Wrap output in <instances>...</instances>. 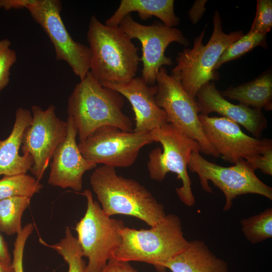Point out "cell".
I'll list each match as a JSON object with an SVG mask.
<instances>
[{
  "instance_id": "obj_26",
  "label": "cell",
  "mask_w": 272,
  "mask_h": 272,
  "mask_svg": "<svg viewBox=\"0 0 272 272\" xmlns=\"http://www.w3.org/2000/svg\"><path fill=\"white\" fill-rule=\"evenodd\" d=\"M266 34L249 31L224 50L214 67V71H216L223 63L240 57L256 46L266 47Z\"/></svg>"
},
{
  "instance_id": "obj_30",
  "label": "cell",
  "mask_w": 272,
  "mask_h": 272,
  "mask_svg": "<svg viewBox=\"0 0 272 272\" xmlns=\"http://www.w3.org/2000/svg\"><path fill=\"white\" fill-rule=\"evenodd\" d=\"M263 148L261 154L254 158L246 160L254 170L259 169L265 174L272 175V140L263 138Z\"/></svg>"
},
{
  "instance_id": "obj_24",
  "label": "cell",
  "mask_w": 272,
  "mask_h": 272,
  "mask_svg": "<svg viewBox=\"0 0 272 272\" xmlns=\"http://www.w3.org/2000/svg\"><path fill=\"white\" fill-rule=\"evenodd\" d=\"M42 187L39 180L26 174L4 176L0 179V200L16 196L31 198Z\"/></svg>"
},
{
  "instance_id": "obj_5",
  "label": "cell",
  "mask_w": 272,
  "mask_h": 272,
  "mask_svg": "<svg viewBox=\"0 0 272 272\" xmlns=\"http://www.w3.org/2000/svg\"><path fill=\"white\" fill-rule=\"evenodd\" d=\"M213 20V31L207 44L205 45L202 42L205 29L194 39L192 48H184L178 53L177 64L171 74L194 100L203 85L219 79L214 67L224 50L244 35L241 30L224 33L222 19L217 11L214 12Z\"/></svg>"
},
{
  "instance_id": "obj_9",
  "label": "cell",
  "mask_w": 272,
  "mask_h": 272,
  "mask_svg": "<svg viewBox=\"0 0 272 272\" xmlns=\"http://www.w3.org/2000/svg\"><path fill=\"white\" fill-rule=\"evenodd\" d=\"M156 83L155 101L166 112L168 123L196 141L202 153L219 157L204 134L198 117L200 109L196 100L183 90L177 80L168 75L163 66L159 70Z\"/></svg>"
},
{
  "instance_id": "obj_22",
  "label": "cell",
  "mask_w": 272,
  "mask_h": 272,
  "mask_svg": "<svg viewBox=\"0 0 272 272\" xmlns=\"http://www.w3.org/2000/svg\"><path fill=\"white\" fill-rule=\"evenodd\" d=\"M31 198L16 196L0 200V231L12 235L20 233L22 218L30 203Z\"/></svg>"
},
{
  "instance_id": "obj_23",
  "label": "cell",
  "mask_w": 272,
  "mask_h": 272,
  "mask_svg": "<svg viewBox=\"0 0 272 272\" xmlns=\"http://www.w3.org/2000/svg\"><path fill=\"white\" fill-rule=\"evenodd\" d=\"M39 242L53 249L62 257L68 264L67 272H87V264L83 258L80 244L69 227L65 228L64 237L57 243L48 244L41 238Z\"/></svg>"
},
{
  "instance_id": "obj_8",
  "label": "cell",
  "mask_w": 272,
  "mask_h": 272,
  "mask_svg": "<svg viewBox=\"0 0 272 272\" xmlns=\"http://www.w3.org/2000/svg\"><path fill=\"white\" fill-rule=\"evenodd\" d=\"M187 168L198 175L203 190L213 192L209 185L210 180L222 191L226 198L225 211L231 208L237 196L243 194H257L272 200V188L258 178L245 160H241L232 166L223 167L208 161L199 152H193Z\"/></svg>"
},
{
  "instance_id": "obj_15",
  "label": "cell",
  "mask_w": 272,
  "mask_h": 272,
  "mask_svg": "<svg viewBox=\"0 0 272 272\" xmlns=\"http://www.w3.org/2000/svg\"><path fill=\"white\" fill-rule=\"evenodd\" d=\"M67 133L64 140L53 155L48 183L62 188H70L76 192L83 188V176L97 164L86 159L76 142L77 130L71 116L66 121Z\"/></svg>"
},
{
  "instance_id": "obj_4",
  "label": "cell",
  "mask_w": 272,
  "mask_h": 272,
  "mask_svg": "<svg viewBox=\"0 0 272 272\" xmlns=\"http://www.w3.org/2000/svg\"><path fill=\"white\" fill-rule=\"evenodd\" d=\"M121 244L113 258L125 261H140L153 265L158 272H165L163 264L187 246L180 219L166 215L164 219L148 229L124 226Z\"/></svg>"
},
{
  "instance_id": "obj_1",
  "label": "cell",
  "mask_w": 272,
  "mask_h": 272,
  "mask_svg": "<svg viewBox=\"0 0 272 272\" xmlns=\"http://www.w3.org/2000/svg\"><path fill=\"white\" fill-rule=\"evenodd\" d=\"M87 40L91 51L90 73L100 84H124L135 77L138 48L119 26H107L93 15Z\"/></svg>"
},
{
  "instance_id": "obj_28",
  "label": "cell",
  "mask_w": 272,
  "mask_h": 272,
  "mask_svg": "<svg viewBox=\"0 0 272 272\" xmlns=\"http://www.w3.org/2000/svg\"><path fill=\"white\" fill-rule=\"evenodd\" d=\"M272 27V1L271 0L257 1L255 17L249 32L267 34Z\"/></svg>"
},
{
  "instance_id": "obj_11",
  "label": "cell",
  "mask_w": 272,
  "mask_h": 272,
  "mask_svg": "<svg viewBox=\"0 0 272 272\" xmlns=\"http://www.w3.org/2000/svg\"><path fill=\"white\" fill-rule=\"evenodd\" d=\"M153 142L149 132L125 131L106 125L97 128L78 145L87 160L115 168L132 165L141 149Z\"/></svg>"
},
{
  "instance_id": "obj_35",
  "label": "cell",
  "mask_w": 272,
  "mask_h": 272,
  "mask_svg": "<svg viewBox=\"0 0 272 272\" xmlns=\"http://www.w3.org/2000/svg\"><path fill=\"white\" fill-rule=\"evenodd\" d=\"M0 272H15L12 263L8 264L0 260Z\"/></svg>"
},
{
  "instance_id": "obj_12",
  "label": "cell",
  "mask_w": 272,
  "mask_h": 272,
  "mask_svg": "<svg viewBox=\"0 0 272 272\" xmlns=\"http://www.w3.org/2000/svg\"><path fill=\"white\" fill-rule=\"evenodd\" d=\"M118 26L131 39L140 41L142 51L140 61L143 63L141 78L148 85L156 83L161 67L173 64L171 59L165 54L168 45L173 42L185 46L189 44L182 32L176 27L156 23L143 25L135 21L130 14L124 17Z\"/></svg>"
},
{
  "instance_id": "obj_6",
  "label": "cell",
  "mask_w": 272,
  "mask_h": 272,
  "mask_svg": "<svg viewBox=\"0 0 272 272\" xmlns=\"http://www.w3.org/2000/svg\"><path fill=\"white\" fill-rule=\"evenodd\" d=\"M149 133L153 142L162 145V149L155 148L149 155L147 168L151 178L162 181L168 173L176 174L177 178L182 181V186L176 189L177 194L185 205L193 206L195 197L187 166L191 153L200 152L199 144L169 123Z\"/></svg>"
},
{
  "instance_id": "obj_16",
  "label": "cell",
  "mask_w": 272,
  "mask_h": 272,
  "mask_svg": "<svg viewBox=\"0 0 272 272\" xmlns=\"http://www.w3.org/2000/svg\"><path fill=\"white\" fill-rule=\"evenodd\" d=\"M196 100L200 114L208 116L216 112L238 124L242 125L256 139H260L267 128V121L261 110L239 104L235 105L224 98L213 81L198 90Z\"/></svg>"
},
{
  "instance_id": "obj_31",
  "label": "cell",
  "mask_w": 272,
  "mask_h": 272,
  "mask_svg": "<svg viewBox=\"0 0 272 272\" xmlns=\"http://www.w3.org/2000/svg\"><path fill=\"white\" fill-rule=\"evenodd\" d=\"M103 272H138L128 261L111 258Z\"/></svg>"
},
{
  "instance_id": "obj_19",
  "label": "cell",
  "mask_w": 272,
  "mask_h": 272,
  "mask_svg": "<svg viewBox=\"0 0 272 272\" xmlns=\"http://www.w3.org/2000/svg\"><path fill=\"white\" fill-rule=\"evenodd\" d=\"M163 267L172 272H228L227 262L199 240L189 241L185 249L165 262Z\"/></svg>"
},
{
  "instance_id": "obj_17",
  "label": "cell",
  "mask_w": 272,
  "mask_h": 272,
  "mask_svg": "<svg viewBox=\"0 0 272 272\" xmlns=\"http://www.w3.org/2000/svg\"><path fill=\"white\" fill-rule=\"evenodd\" d=\"M126 98L132 106L134 113L135 132H150L168 123L165 111L156 103V85L146 84L140 77H135L124 84H104Z\"/></svg>"
},
{
  "instance_id": "obj_33",
  "label": "cell",
  "mask_w": 272,
  "mask_h": 272,
  "mask_svg": "<svg viewBox=\"0 0 272 272\" xmlns=\"http://www.w3.org/2000/svg\"><path fill=\"white\" fill-rule=\"evenodd\" d=\"M29 1L30 0H0V9L9 10L12 9L25 8Z\"/></svg>"
},
{
  "instance_id": "obj_2",
  "label": "cell",
  "mask_w": 272,
  "mask_h": 272,
  "mask_svg": "<svg viewBox=\"0 0 272 272\" xmlns=\"http://www.w3.org/2000/svg\"><path fill=\"white\" fill-rule=\"evenodd\" d=\"M124 105L119 93L102 86L89 72L75 86L67 101L68 116L73 119L80 142L103 126L132 131V121L122 111Z\"/></svg>"
},
{
  "instance_id": "obj_27",
  "label": "cell",
  "mask_w": 272,
  "mask_h": 272,
  "mask_svg": "<svg viewBox=\"0 0 272 272\" xmlns=\"http://www.w3.org/2000/svg\"><path fill=\"white\" fill-rule=\"evenodd\" d=\"M11 46L9 39H0V91L9 83L11 69L17 59L16 52Z\"/></svg>"
},
{
  "instance_id": "obj_10",
  "label": "cell",
  "mask_w": 272,
  "mask_h": 272,
  "mask_svg": "<svg viewBox=\"0 0 272 272\" xmlns=\"http://www.w3.org/2000/svg\"><path fill=\"white\" fill-rule=\"evenodd\" d=\"M34 21L46 33L53 45L56 59L66 62L80 80L90 72L91 51L89 46L75 41L60 16L58 0H30L26 8Z\"/></svg>"
},
{
  "instance_id": "obj_7",
  "label": "cell",
  "mask_w": 272,
  "mask_h": 272,
  "mask_svg": "<svg viewBox=\"0 0 272 272\" xmlns=\"http://www.w3.org/2000/svg\"><path fill=\"white\" fill-rule=\"evenodd\" d=\"M87 200L85 214L75 227L84 257L88 259L87 272H103L122 241L121 220L106 215L91 191L79 193Z\"/></svg>"
},
{
  "instance_id": "obj_25",
  "label": "cell",
  "mask_w": 272,
  "mask_h": 272,
  "mask_svg": "<svg viewBox=\"0 0 272 272\" xmlns=\"http://www.w3.org/2000/svg\"><path fill=\"white\" fill-rule=\"evenodd\" d=\"M242 231L253 244L272 237V209L268 208L258 215L241 220Z\"/></svg>"
},
{
  "instance_id": "obj_34",
  "label": "cell",
  "mask_w": 272,
  "mask_h": 272,
  "mask_svg": "<svg viewBox=\"0 0 272 272\" xmlns=\"http://www.w3.org/2000/svg\"><path fill=\"white\" fill-rule=\"evenodd\" d=\"M0 260L4 263L11 264L12 258L9 251L7 242L0 233Z\"/></svg>"
},
{
  "instance_id": "obj_32",
  "label": "cell",
  "mask_w": 272,
  "mask_h": 272,
  "mask_svg": "<svg viewBox=\"0 0 272 272\" xmlns=\"http://www.w3.org/2000/svg\"><path fill=\"white\" fill-rule=\"evenodd\" d=\"M207 1L198 0L194 2L188 11V17L193 24H196L202 17L206 11L205 4Z\"/></svg>"
},
{
  "instance_id": "obj_20",
  "label": "cell",
  "mask_w": 272,
  "mask_h": 272,
  "mask_svg": "<svg viewBox=\"0 0 272 272\" xmlns=\"http://www.w3.org/2000/svg\"><path fill=\"white\" fill-rule=\"evenodd\" d=\"M173 0H121L113 14L106 20L105 24L118 27L121 21L130 13L136 12L143 21L155 16L164 25L175 27L179 23V18L174 11Z\"/></svg>"
},
{
  "instance_id": "obj_18",
  "label": "cell",
  "mask_w": 272,
  "mask_h": 272,
  "mask_svg": "<svg viewBox=\"0 0 272 272\" xmlns=\"http://www.w3.org/2000/svg\"><path fill=\"white\" fill-rule=\"evenodd\" d=\"M15 115L10 134L7 139H0V176L26 174L33 164L29 154H19L24 133L32 120V112L20 107L16 110Z\"/></svg>"
},
{
  "instance_id": "obj_21",
  "label": "cell",
  "mask_w": 272,
  "mask_h": 272,
  "mask_svg": "<svg viewBox=\"0 0 272 272\" xmlns=\"http://www.w3.org/2000/svg\"><path fill=\"white\" fill-rule=\"evenodd\" d=\"M221 95L229 100L238 101L239 104L252 108L270 111L272 109V75L265 72L255 79L240 85L230 87L220 92Z\"/></svg>"
},
{
  "instance_id": "obj_14",
  "label": "cell",
  "mask_w": 272,
  "mask_h": 272,
  "mask_svg": "<svg viewBox=\"0 0 272 272\" xmlns=\"http://www.w3.org/2000/svg\"><path fill=\"white\" fill-rule=\"evenodd\" d=\"M204 134L212 147L224 161L236 164L259 156L263 138L256 139L242 131L239 125L224 117L198 114Z\"/></svg>"
},
{
  "instance_id": "obj_13",
  "label": "cell",
  "mask_w": 272,
  "mask_h": 272,
  "mask_svg": "<svg viewBox=\"0 0 272 272\" xmlns=\"http://www.w3.org/2000/svg\"><path fill=\"white\" fill-rule=\"evenodd\" d=\"M31 111L32 120L24 133L21 147L23 154L32 158L33 164L30 171L40 181L54 151L66 136V123L57 117L53 105L45 110L34 105Z\"/></svg>"
},
{
  "instance_id": "obj_29",
  "label": "cell",
  "mask_w": 272,
  "mask_h": 272,
  "mask_svg": "<svg viewBox=\"0 0 272 272\" xmlns=\"http://www.w3.org/2000/svg\"><path fill=\"white\" fill-rule=\"evenodd\" d=\"M34 230L32 223L25 225L21 231L17 234L13 250L12 265L15 272H24L23 255L26 243Z\"/></svg>"
},
{
  "instance_id": "obj_3",
  "label": "cell",
  "mask_w": 272,
  "mask_h": 272,
  "mask_svg": "<svg viewBox=\"0 0 272 272\" xmlns=\"http://www.w3.org/2000/svg\"><path fill=\"white\" fill-rule=\"evenodd\" d=\"M90 182L102 210L109 217L132 216L152 227L166 216L164 206L144 186L119 175L114 167L104 165L96 167Z\"/></svg>"
}]
</instances>
